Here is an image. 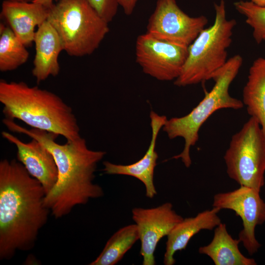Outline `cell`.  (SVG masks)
Instances as JSON below:
<instances>
[{"instance_id":"cell-22","label":"cell","mask_w":265,"mask_h":265,"mask_svg":"<svg viewBox=\"0 0 265 265\" xmlns=\"http://www.w3.org/2000/svg\"><path fill=\"white\" fill-rule=\"evenodd\" d=\"M89 4L105 21L111 22L117 14V0H88Z\"/></svg>"},{"instance_id":"cell-21","label":"cell","mask_w":265,"mask_h":265,"mask_svg":"<svg viewBox=\"0 0 265 265\" xmlns=\"http://www.w3.org/2000/svg\"><path fill=\"white\" fill-rule=\"evenodd\" d=\"M236 9L246 18L245 22L253 29V36L259 44L265 41V6L250 1L239 0L234 3Z\"/></svg>"},{"instance_id":"cell-20","label":"cell","mask_w":265,"mask_h":265,"mask_svg":"<svg viewBox=\"0 0 265 265\" xmlns=\"http://www.w3.org/2000/svg\"><path fill=\"white\" fill-rule=\"evenodd\" d=\"M29 52L9 26L0 24V71L16 70L25 63Z\"/></svg>"},{"instance_id":"cell-3","label":"cell","mask_w":265,"mask_h":265,"mask_svg":"<svg viewBox=\"0 0 265 265\" xmlns=\"http://www.w3.org/2000/svg\"><path fill=\"white\" fill-rule=\"evenodd\" d=\"M5 118L17 119L32 128L56 133L67 141L81 137L72 108L54 93L23 81L0 80Z\"/></svg>"},{"instance_id":"cell-7","label":"cell","mask_w":265,"mask_h":265,"mask_svg":"<svg viewBox=\"0 0 265 265\" xmlns=\"http://www.w3.org/2000/svg\"><path fill=\"white\" fill-rule=\"evenodd\" d=\"M224 159L231 179L260 191L265 185V137L256 118L250 117L232 136Z\"/></svg>"},{"instance_id":"cell-4","label":"cell","mask_w":265,"mask_h":265,"mask_svg":"<svg viewBox=\"0 0 265 265\" xmlns=\"http://www.w3.org/2000/svg\"><path fill=\"white\" fill-rule=\"evenodd\" d=\"M242 62L239 54L228 59L213 75L212 79L214 84L212 88L196 107L185 116L167 119L162 129L168 137L171 139L182 137L185 140L182 152L172 159H181L185 166L189 167L191 164L190 149L198 140L199 131L209 117L219 109L242 108V102L231 96L229 92L230 85L238 74Z\"/></svg>"},{"instance_id":"cell-16","label":"cell","mask_w":265,"mask_h":265,"mask_svg":"<svg viewBox=\"0 0 265 265\" xmlns=\"http://www.w3.org/2000/svg\"><path fill=\"white\" fill-rule=\"evenodd\" d=\"M221 210L213 207L199 212L194 217H187L179 222L167 236L163 257L165 265H173L175 253L186 249L191 238L202 230H212L221 222L218 213Z\"/></svg>"},{"instance_id":"cell-5","label":"cell","mask_w":265,"mask_h":265,"mask_svg":"<svg viewBox=\"0 0 265 265\" xmlns=\"http://www.w3.org/2000/svg\"><path fill=\"white\" fill-rule=\"evenodd\" d=\"M213 24L204 28L188 47L187 55L174 84L182 87L212 79L227 61V49L232 42L237 22L226 18L224 0L214 5Z\"/></svg>"},{"instance_id":"cell-10","label":"cell","mask_w":265,"mask_h":265,"mask_svg":"<svg viewBox=\"0 0 265 265\" xmlns=\"http://www.w3.org/2000/svg\"><path fill=\"white\" fill-rule=\"evenodd\" d=\"M260 192L240 186L234 190L216 194L212 204L213 207L232 210L241 218L243 228L238 238L251 255L261 246L255 237L256 227L265 222V202Z\"/></svg>"},{"instance_id":"cell-9","label":"cell","mask_w":265,"mask_h":265,"mask_svg":"<svg viewBox=\"0 0 265 265\" xmlns=\"http://www.w3.org/2000/svg\"><path fill=\"white\" fill-rule=\"evenodd\" d=\"M188 47L157 39L147 33L135 42V61L143 72L161 81L175 80L187 55Z\"/></svg>"},{"instance_id":"cell-14","label":"cell","mask_w":265,"mask_h":265,"mask_svg":"<svg viewBox=\"0 0 265 265\" xmlns=\"http://www.w3.org/2000/svg\"><path fill=\"white\" fill-rule=\"evenodd\" d=\"M50 8L35 2L4 0L0 16L26 47L34 41L36 27L47 21Z\"/></svg>"},{"instance_id":"cell-25","label":"cell","mask_w":265,"mask_h":265,"mask_svg":"<svg viewBox=\"0 0 265 265\" xmlns=\"http://www.w3.org/2000/svg\"><path fill=\"white\" fill-rule=\"evenodd\" d=\"M249 1L261 6H265V0H250Z\"/></svg>"},{"instance_id":"cell-17","label":"cell","mask_w":265,"mask_h":265,"mask_svg":"<svg viewBox=\"0 0 265 265\" xmlns=\"http://www.w3.org/2000/svg\"><path fill=\"white\" fill-rule=\"evenodd\" d=\"M239 239L229 234L225 223L214 229L213 237L208 245L200 247L199 252L209 256L215 265H256L254 259L244 256L240 251Z\"/></svg>"},{"instance_id":"cell-18","label":"cell","mask_w":265,"mask_h":265,"mask_svg":"<svg viewBox=\"0 0 265 265\" xmlns=\"http://www.w3.org/2000/svg\"><path fill=\"white\" fill-rule=\"evenodd\" d=\"M242 102L248 113L260 123L265 137V58H258L251 66Z\"/></svg>"},{"instance_id":"cell-19","label":"cell","mask_w":265,"mask_h":265,"mask_svg":"<svg viewBox=\"0 0 265 265\" xmlns=\"http://www.w3.org/2000/svg\"><path fill=\"white\" fill-rule=\"evenodd\" d=\"M139 239V233L135 223L119 229L109 238L100 255L89 265L117 264Z\"/></svg>"},{"instance_id":"cell-6","label":"cell","mask_w":265,"mask_h":265,"mask_svg":"<svg viewBox=\"0 0 265 265\" xmlns=\"http://www.w3.org/2000/svg\"><path fill=\"white\" fill-rule=\"evenodd\" d=\"M47 21L58 33L63 51L72 56L93 53L109 30L108 23L88 0H58L50 7Z\"/></svg>"},{"instance_id":"cell-15","label":"cell","mask_w":265,"mask_h":265,"mask_svg":"<svg viewBox=\"0 0 265 265\" xmlns=\"http://www.w3.org/2000/svg\"><path fill=\"white\" fill-rule=\"evenodd\" d=\"M33 42L35 55L32 74L39 83L50 76L58 75V56L63 48L58 33L48 21L37 27Z\"/></svg>"},{"instance_id":"cell-13","label":"cell","mask_w":265,"mask_h":265,"mask_svg":"<svg viewBox=\"0 0 265 265\" xmlns=\"http://www.w3.org/2000/svg\"><path fill=\"white\" fill-rule=\"evenodd\" d=\"M152 137L149 146L144 155L136 162L127 165L117 164L108 161L103 162V171L109 175H123L133 177L145 186L146 195L153 198L157 193L154 184V174L158 155L156 145L158 134L162 128L167 118L159 115L154 111L150 113Z\"/></svg>"},{"instance_id":"cell-11","label":"cell","mask_w":265,"mask_h":265,"mask_svg":"<svg viewBox=\"0 0 265 265\" xmlns=\"http://www.w3.org/2000/svg\"><path fill=\"white\" fill-rule=\"evenodd\" d=\"M132 218L139 233L142 264L155 265L154 253L159 241L167 236L184 218L177 213L169 202L152 208H134Z\"/></svg>"},{"instance_id":"cell-24","label":"cell","mask_w":265,"mask_h":265,"mask_svg":"<svg viewBox=\"0 0 265 265\" xmlns=\"http://www.w3.org/2000/svg\"><path fill=\"white\" fill-rule=\"evenodd\" d=\"M57 0H35L34 2L40 3L47 7L50 8L52 6L55 1Z\"/></svg>"},{"instance_id":"cell-1","label":"cell","mask_w":265,"mask_h":265,"mask_svg":"<svg viewBox=\"0 0 265 265\" xmlns=\"http://www.w3.org/2000/svg\"><path fill=\"white\" fill-rule=\"evenodd\" d=\"M46 192L18 160L0 162V260L33 248L50 210Z\"/></svg>"},{"instance_id":"cell-8","label":"cell","mask_w":265,"mask_h":265,"mask_svg":"<svg viewBox=\"0 0 265 265\" xmlns=\"http://www.w3.org/2000/svg\"><path fill=\"white\" fill-rule=\"evenodd\" d=\"M208 23L203 15H188L176 0H158L148 20L146 33L157 39L188 47Z\"/></svg>"},{"instance_id":"cell-26","label":"cell","mask_w":265,"mask_h":265,"mask_svg":"<svg viewBox=\"0 0 265 265\" xmlns=\"http://www.w3.org/2000/svg\"><path fill=\"white\" fill-rule=\"evenodd\" d=\"M8 0L20 1V2H33L35 0Z\"/></svg>"},{"instance_id":"cell-23","label":"cell","mask_w":265,"mask_h":265,"mask_svg":"<svg viewBox=\"0 0 265 265\" xmlns=\"http://www.w3.org/2000/svg\"><path fill=\"white\" fill-rule=\"evenodd\" d=\"M138 0H117L119 5H120L127 15H131Z\"/></svg>"},{"instance_id":"cell-2","label":"cell","mask_w":265,"mask_h":265,"mask_svg":"<svg viewBox=\"0 0 265 265\" xmlns=\"http://www.w3.org/2000/svg\"><path fill=\"white\" fill-rule=\"evenodd\" d=\"M3 123L12 132L36 139L53 155L58 177L54 186L46 194L45 204L55 218L68 214L77 205H85L90 199L104 195L102 187L93 180L97 164L106 152L89 149L81 137L60 144L55 141L59 135L56 133L38 129L29 130L9 119L4 120Z\"/></svg>"},{"instance_id":"cell-12","label":"cell","mask_w":265,"mask_h":265,"mask_svg":"<svg viewBox=\"0 0 265 265\" xmlns=\"http://www.w3.org/2000/svg\"><path fill=\"white\" fill-rule=\"evenodd\" d=\"M1 135L16 146L18 160L41 184L47 194L54 186L58 177L57 166L51 152L34 138L25 143L7 132H2Z\"/></svg>"}]
</instances>
